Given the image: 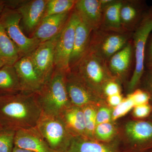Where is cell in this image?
<instances>
[{
	"label": "cell",
	"mask_w": 152,
	"mask_h": 152,
	"mask_svg": "<svg viewBox=\"0 0 152 152\" xmlns=\"http://www.w3.org/2000/svg\"><path fill=\"white\" fill-rule=\"evenodd\" d=\"M42 110L35 94L0 96V125L16 132L36 127Z\"/></svg>",
	"instance_id": "obj_1"
},
{
	"label": "cell",
	"mask_w": 152,
	"mask_h": 152,
	"mask_svg": "<svg viewBox=\"0 0 152 152\" xmlns=\"http://www.w3.org/2000/svg\"><path fill=\"white\" fill-rule=\"evenodd\" d=\"M65 72L55 68L50 80L36 93L42 112L59 116L70 106L66 84Z\"/></svg>",
	"instance_id": "obj_2"
},
{
	"label": "cell",
	"mask_w": 152,
	"mask_h": 152,
	"mask_svg": "<svg viewBox=\"0 0 152 152\" xmlns=\"http://www.w3.org/2000/svg\"><path fill=\"white\" fill-rule=\"evenodd\" d=\"M71 70L76 72L96 92L103 91L107 83L115 78L111 73L107 63L90 51Z\"/></svg>",
	"instance_id": "obj_3"
},
{
	"label": "cell",
	"mask_w": 152,
	"mask_h": 152,
	"mask_svg": "<svg viewBox=\"0 0 152 152\" xmlns=\"http://www.w3.org/2000/svg\"><path fill=\"white\" fill-rule=\"evenodd\" d=\"M36 127L49 146L58 152H66L73 137L59 117L43 112Z\"/></svg>",
	"instance_id": "obj_4"
},
{
	"label": "cell",
	"mask_w": 152,
	"mask_h": 152,
	"mask_svg": "<svg viewBox=\"0 0 152 152\" xmlns=\"http://www.w3.org/2000/svg\"><path fill=\"white\" fill-rule=\"evenodd\" d=\"M21 20V15L15 9L7 6L0 16V23L16 46L20 58L31 54L41 43L39 40L25 35L20 26Z\"/></svg>",
	"instance_id": "obj_5"
},
{
	"label": "cell",
	"mask_w": 152,
	"mask_h": 152,
	"mask_svg": "<svg viewBox=\"0 0 152 152\" xmlns=\"http://www.w3.org/2000/svg\"><path fill=\"white\" fill-rule=\"evenodd\" d=\"M133 33L117 32L99 29L93 31L89 51L107 63L111 57L132 39Z\"/></svg>",
	"instance_id": "obj_6"
},
{
	"label": "cell",
	"mask_w": 152,
	"mask_h": 152,
	"mask_svg": "<svg viewBox=\"0 0 152 152\" xmlns=\"http://www.w3.org/2000/svg\"><path fill=\"white\" fill-rule=\"evenodd\" d=\"M152 31L151 15L144 18L140 24L133 33L132 42L135 65L134 69L128 85L129 92L134 91L140 83L145 72V47L149 36Z\"/></svg>",
	"instance_id": "obj_7"
},
{
	"label": "cell",
	"mask_w": 152,
	"mask_h": 152,
	"mask_svg": "<svg viewBox=\"0 0 152 152\" xmlns=\"http://www.w3.org/2000/svg\"><path fill=\"white\" fill-rule=\"evenodd\" d=\"M80 18L75 10L71 11L67 21L59 34L55 48L56 69L67 73L71 71L69 61L73 49L75 33Z\"/></svg>",
	"instance_id": "obj_8"
},
{
	"label": "cell",
	"mask_w": 152,
	"mask_h": 152,
	"mask_svg": "<svg viewBox=\"0 0 152 152\" xmlns=\"http://www.w3.org/2000/svg\"><path fill=\"white\" fill-rule=\"evenodd\" d=\"M58 35L41 42L29 55L44 84L50 78L56 68L55 48Z\"/></svg>",
	"instance_id": "obj_9"
},
{
	"label": "cell",
	"mask_w": 152,
	"mask_h": 152,
	"mask_svg": "<svg viewBox=\"0 0 152 152\" xmlns=\"http://www.w3.org/2000/svg\"><path fill=\"white\" fill-rule=\"evenodd\" d=\"M14 66L18 77L21 92L36 94L41 90L44 83L30 55L20 58Z\"/></svg>",
	"instance_id": "obj_10"
},
{
	"label": "cell",
	"mask_w": 152,
	"mask_h": 152,
	"mask_svg": "<svg viewBox=\"0 0 152 152\" xmlns=\"http://www.w3.org/2000/svg\"><path fill=\"white\" fill-rule=\"evenodd\" d=\"M66 84L68 96L72 105L83 107L94 99L96 91L90 87L75 71L66 73Z\"/></svg>",
	"instance_id": "obj_11"
},
{
	"label": "cell",
	"mask_w": 152,
	"mask_h": 152,
	"mask_svg": "<svg viewBox=\"0 0 152 152\" xmlns=\"http://www.w3.org/2000/svg\"><path fill=\"white\" fill-rule=\"evenodd\" d=\"M48 0L19 1L15 9L22 16L25 31L31 35L45 17Z\"/></svg>",
	"instance_id": "obj_12"
},
{
	"label": "cell",
	"mask_w": 152,
	"mask_h": 152,
	"mask_svg": "<svg viewBox=\"0 0 152 152\" xmlns=\"http://www.w3.org/2000/svg\"><path fill=\"white\" fill-rule=\"evenodd\" d=\"M14 144L15 146L32 152H58L49 146L36 127L17 131Z\"/></svg>",
	"instance_id": "obj_13"
},
{
	"label": "cell",
	"mask_w": 152,
	"mask_h": 152,
	"mask_svg": "<svg viewBox=\"0 0 152 152\" xmlns=\"http://www.w3.org/2000/svg\"><path fill=\"white\" fill-rule=\"evenodd\" d=\"M74 10L93 31L99 29L103 14L100 0H76Z\"/></svg>",
	"instance_id": "obj_14"
},
{
	"label": "cell",
	"mask_w": 152,
	"mask_h": 152,
	"mask_svg": "<svg viewBox=\"0 0 152 152\" xmlns=\"http://www.w3.org/2000/svg\"><path fill=\"white\" fill-rule=\"evenodd\" d=\"M71 12L45 17L30 37L39 40L41 42L54 37L62 30Z\"/></svg>",
	"instance_id": "obj_15"
},
{
	"label": "cell",
	"mask_w": 152,
	"mask_h": 152,
	"mask_svg": "<svg viewBox=\"0 0 152 152\" xmlns=\"http://www.w3.org/2000/svg\"><path fill=\"white\" fill-rule=\"evenodd\" d=\"M92 31L80 18L76 26L73 49L70 59V70L75 68L88 52Z\"/></svg>",
	"instance_id": "obj_16"
},
{
	"label": "cell",
	"mask_w": 152,
	"mask_h": 152,
	"mask_svg": "<svg viewBox=\"0 0 152 152\" xmlns=\"http://www.w3.org/2000/svg\"><path fill=\"white\" fill-rule=\"evenodd\" d=\"M142 7L139 1L123 0L120 10L121 23L125 32L134 33L138 27L141 20Z\"/></svg>",
	"instance_id": "obj_17"
},
{
	"label": "cell",
	"mask_w": 152,
	"mask_h": 152,
	"mask_svg": "<svg viewBox=\"0 0 152 152\" xmlns=\"http://www.w3.org/2000/svg\"><path fill=\"white\" fill-rule=\"evenodd\" d=\"M123 0H101L103 14L100 29L125 32L121 23L120 10Z\"/></svg>",
	"instance_id": "obj_18"
},
{
	"label": "cell",
	"mask_w": 152,
	"mask_h": 152,
	"mask_svg": "<svg viewBox=\"0 0 152 152\" xmlns=\"http://www.w3.org/2000/svg\"><path fill=\"white\" fill-rule=\"evenodd\" d=\"M134 55L132 41L113 55L107 62L111 73L115 78H122L130 69Z\"/></svg>",
	"instance_id": "obj_19"
},
{
	"label": "cell",
	"mask_w": 152,
	"mask_h": 152,
	"mask_svg": "<svg viewBox=\"0 0 152 152\" xmlns=\"http://www.w3.org/2000/svg\"><path fill=\"white\" fill-rule=\"evenodd\" d=\"M126 132L131 140L138 146L140 151H144L151 146L152 123L147 121H132L126 126Z\"/></svg>",
	"instance_id": "obj_20"
},
{
	"label": "cell",
	"mask_w": 152,
	"mask_h": 152,
	"mask_svg": "<svg viewBox=\"0 0 152 152\" xmlns=\"http://www.w3.org/2000/svg\"><path fill=\"white\" fill-rule=\"evenodd\" d=\"M59 117L73 137L85 135L86 123L82 107L71 105Z\"/></svg>",
	"instance_id": "obj_21"
},
{
	"label": "cell",
	"mask_w": 152,
	"mask_h": 152,
	"mask_svg": "<svg viewBox=\"0 0 152 152\" xmlns=\"http://www.w3.org/2000/svg\"><path fill=\"white\" fill-rule=\"evenodd\" d=\"M20 92V86L14 65H5L0 69V96Z\"/></svg>",
	"instance_id": "obj_22"
},
{
	"label": "cell",
	"mask_w": 152,
	"mask_h": 152,
	"mask_svg": "<svg viewBox=\"0 0 152 152\" xmlns=\"http://www.w3.org/2000/svg\"><path fill=\"white\" fill-rule=\"evenodd\" d=\"M66 152H119L113 147L90 140L84 136L73 137Z\"/></svg>",
	"instance_id": "obj_23"
},
{
	"label": "cell",
	"mask_w": 152,
	"mask_h": 152,
	"mask_svg": "<svg viewBox=\"0 0 152 152\" xmlns=\"http://www.w3.org/2000/svg\"><path fill=\"white\" fill-rule=\"evenodd\" d=\"M20 58L18 48L0 23V60L6 65H14Z\"/></svg>",
	"instance_id": "obj_24"
},
{
	"label": "cell",
	"mask_w": 152,
	"mask_h": 152,
	"mask_svg": "<svg viewBox=\"0 0 152 152\" xmlns=\"http://www.w3.org/2000/svg\"><path fill=\"white\" fill-rule=\"evenodd\" d=\"M76 1V0H48L45 17L70 12L73 10Z\"/></svg>",
	"instance_id": "obj_25"
},
{
	"label": "cell",
	"mask_w": 152,
	"mask_h": 152,
	"mask_svg": "<svg viewBox=\"0 0 152 152\" xmlns=\"http://www.w3.org/2000/svg\"><path fill=\"white\" fill-rule=\"evenodd\" d=\"M15 132L0 125V152H13Z\"/></svg>",
	"instance_id": "obj_26"
},
{
	"label": "cell",
	"mask_w": 152,
	"mask_h": 152,
	"mask_svg": "<svg viewBox=\"0 0 152 152\" xmlns=\"http://www.w3.org/2000/svg\"><path fill=\"white\" fill-rule=\"evenodd\" d=\"M82 108L84 115L86 123L85 135L91 137L94 135L96 126V113L94 109L89 104Z\"/></svg>",
	"instance_id": "obj_27"
},
{
	"label": "cell",
	"mask_w": 152,
	"mask_h": 152,
	"mask_svg": "<svg viewBox=\"0 0 152 152\" xmlns=\"http://www.w3.org/2000/svg\"><path fill=\"white\" fill-rule=\"evenodd\" d=\"M134 107V104L132 99L128 96L126 99H123L119 104L115 107L112 114V119L116 120L119 118L129 113Z\"/></svg>",
	"instance_id": "obj_28"
},
{
	"label": "cell",
	"mask_w": 152,
	"mask_h": 152,
	"mask_svg": "<svg viewBox=\"0 0 152 152\" xmlns=\"http://www.w3.org/2000/svg\"><path fill=\"white\" fill-rule=\"evenodd\" d=\"M95 131L98 137L102 140H110L114 133V127L109 122L96 125Z\"/></svg>",
	"instance_id": "obj_29"
},
{
	"label": "cell",
	"mask_w": 152,
	"mask_h": 152,
	"mask_svg": "<svg viewBox=\"0 0 152 152\" xmlns=\"http://www.w3.org/2000/svg\"><path fill=\"white\" fill-rule=\"evenodd\" d=\"M128 96L132 99L135 106L148 104L151 98L149 94L146 91L140 89L135 90Z\"/></svg>",
	"instance_id": "obj_30"
},
{
	"label": "cell",
	"mask_w": 152,
	"mask_h": 152,
	"mask_svg": "<svg viewBox=\"0 0 152 152\" xmlns=\"http://www.w3.org/2000/svg\"><path fill=\"white\" fill-rule=\"evenodd\" d=\"M115 80L113 79L107 83L104 87L103 91L107 97L121 94V88L119 85Z\"/></svg>",
	"instance_id": "obj_31"
},
{
	"label": "cell",
	"mask_w": 152,
	"mask_h": 152,
	"mask_svg": "<svg viewBox=\"0 0 152 152\" xmlns=\"http://www.w3.org/2000/svg\"><path fill=\"white\" fill-rule=\"evenodd\" d=\"M151 109L148 104L139 105L134 107L133 115L136 118H146L149 115Z\"/></svg>",
	"instance_id": "obj_32"
},
{
	"label": "cell",
	"mask_w": 152,
	"mask_h": 152,
	"mask_svg": "<svg viewBox=\"0 0 152 152\" xmlns=\"http://www.w3.org/2000/svg\"><path fill=\"white\" fill-rule=\"evenodd\" d=\"M110 110L107 108H102L96 114V125L110 122L112 117Z\"/></svg>",
	"instance_id": "obj_33"
},
{
	"label": "cell",
	"mask_w": 152,
	"mask_h": 152,
	"mask_svg": "<svg viewBox=\"0 0 152 152\" xmlns=\"http://www.w3.org/2000/svg\"><path fill=\"white\" fill-rule=\"evenodd\" d=\"M145 86L147 92L152 96V70L150 69L145 79Z\"/></svg>",
	"instance_id": "obj_34"
},
{
	"label": "cell",
	"mask_w": 152,
	"mask_h": 152,
	"mask_svg": "<svg viewBox=\"0 0 152 152\" xmlns=\"http://www.w3.org/2000/svg\"><path fill=\"white\" fill-rule=\"evenodd\" d=\"M107 100L110 104L115 107L122 102L123 99L121 94H118L108 96Z\"/></svg>",
	"instance_id": "obj_35"
},
{
	"label": "cell",
	"mask_w": 152,
	"mask_h": 152,
	"mask_svg": "<svg viewBox=\"0 0 152 152\" xmlns=\"http://www.w3.org/2000/svg\"><path fill=\"white\" fill-rule=\"evenodd\" d=\"M13 152H32L28 150L23 149L20 148L18 147H14Z\"/></svg>",
	"instance_id": "obj_36"
},
{
	"label": "cell",
	"mask_w": 152,
	"mask_h": 152,
	"mask_svg": "<svg viewBox=\"0 0 152 152\" xmlns=\"http://www.w3.org/2000/svg\"><path fill=\"white\" fill-rule=\"evenodd\" d=\"M148 54L149 60L152 57V39L151 40V43L150 44L149 47Z\"/></svg>",
	"instance_id": "obj_37"
},
{
	"label": "cell",
	"mask_w": 152,
	"mask_h": 152,
	"mask_svg": "<svg viewBox=\"0 0 152 152\" xmlns=\"http://www.w3.org/2000/svg\"><path fill=\"white\" fill-rule=\"evenodd\" d=\"M5 7L4 2L0 1V16L3 10Z\"/></svg>",
	"instance_id": "obj_38"
},
{
	"label": "cell",
	"mask_w": 152,
	"mask_h": 152,
	"mask_svg": "<svg viewBox=\"0 0 152 152\" xmlns=\"http://www.w3.org/2000/svg\"><path fill=\"white\" fill-rule=\"evenodd\" d=\"M149 66L150 69L152 70V57L149 60Z\"/></svg>",
	"instance_id": "obj_39"
},
{
	"label": "cell",
	"mask_w": 152,
	"mask_h": 152,
	"mask_svg": "<svg viewBox=\"0 0 152 152\" xmlns=\"http://www.w3.org/2000/svg\"><path fill=\"white\" fill-rule=\"evenodd\" d=\"M6 64L1 60H0V69L2 67L4 66Z\"/></svg>",
	"instance_id": "obj_40"
},
{
	"label": "cell",
	"mask_w": 152,
	"mask_h": 152,
	"mask_svg": "<svg viewBox=\"0 0 152 152\" xmlns=\"http://www.w3.org/2000/svg\"><path fill=\"white\" fill-rule=\"evenodd\" d=\"M151 18H152V15H151Z\"/></svg>",
	"instance_id": "obj_41"
}]
</instances>
